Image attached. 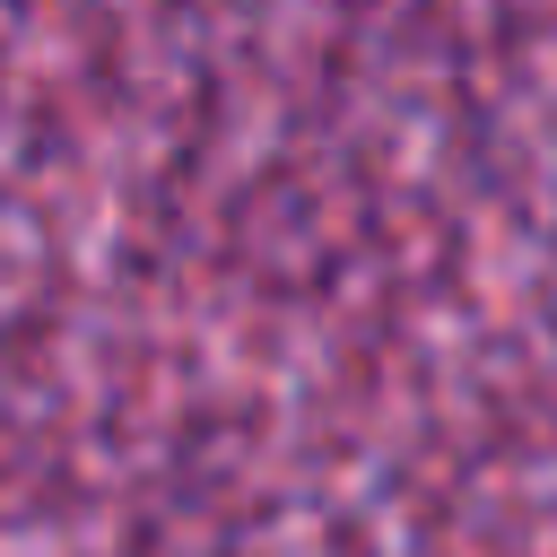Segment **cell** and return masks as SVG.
<instances>
[]
</instances>
